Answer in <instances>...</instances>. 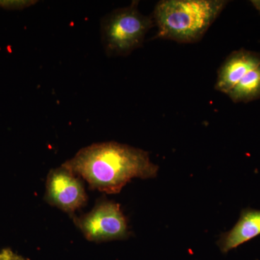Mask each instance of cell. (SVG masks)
<instances>
[{
	"label": "cell",
	"mask_w": 260,
	"mask_h": 260,
	"mask_svg": "<svg viewBox=\"0 0 260 260\" xmlns=\"http://www.w3.org/2000/svg\"><path fill=\"white\" fill-rule=\"evenodd\" d=\"M63 165L88 183L90 189L117 194L135 178L151 179L158 167L148 152L116 142L94 143L80 149Z\"/></svg>",
	"instance_id": "1"
},
{
	"label": "cell",
	"mask_w": 260,
	"mask_h": 260,
	"mask_svg": "<svg viewBox=\"0 0 260 260\" xmlns=\"http://www.w3.org/2000/svg\"><path fill=\"white\" fill-rule=\"evenodd\" d=\"M225 0H161L153 13L158 28L155 39L193 44L204 37L212 24L221 14Z\"/></svg>",
	"instance_id": "2"
},
{
	"label": "cell",
	"mask_w": 260,
	"mask_h": 260,
	"mask_svg": "<svg viewBox=\"0 0 260 260\" xmlns=\"http://www.w3.org/2000/svg\"><path fill=\"white\" fill-rule=\"evenodd\" d=\"M139 2L113 10L102 19L101 35L103 47L109 56H125L141 47L145 36L154 25L153 15L138 10Z\"/></svg>",
	"instance_id": "3"
},
{
	"label": "cell",
	"mask_w": 260,
	"mask_h": 260,
	"mask_svg": "<svg viewBox=\"0 0 260 260\" xmlns=\"http://www.w3.org/2000/svg\"><path fill=\"white\" fill-rule=\"evenodd\" d=\"M74 223L90 242L124 240L130 236L127 221L120 205L107 198L98 200L90 213L72 217Z\"/></svg>",
	"instance_id": "4"
},
{
	"label": "cell",
	"mask_w": 260,
	"mask_h": 260,
	"mask_svg": "<svg viewBox=\"0 0 260 260\" xmlns=\"http://www.w3.org/2000/svg\"><path fill=\"white\" fill-rule=\"evenodd\" d=\"M65 166L51 169L46 181L44 200L73 217L88 203L82 179Z\"/></svg>",
	"instance_id": "5"
},
{
	"label": "cell",
	"mask_w": 260,
	"mask_h": 260,
	"mask_svg": "<svg viewBox=\"0 0 260 260\" xmlns=\"http://www.w3.org/2000/svg\"><path fill=\"white\" fill-rule=\"evenodd\" d=\"M260 64V54L242 49L233 51L218 70L215 89L226 94L248 73Z\"/></svg>",
	"instance_id": "6"
},
{
	"label": "cell",
	"mask_w": 260,
	"mask_h": 260,
	"mask_svg": "<svg viewBox=\"0 0 260 260\" xmlns=\"http://www.w3.org/2000/svg\"><path fill=\"white\" fill-rule=\"evenodd\" d=\"M260 235V210L245 208L242 210L236 225L220 236L218 246L223 254Z\"/></svg>",
	"instance_id": "7"
},
{
	"label": "cell",
	"mask_w": 260,
	"mask_h": 260,
	"mask_svg": "<svg viewBox=\"0 0 260 260\" xmlns=\"http://www.w3.org/2000/svg\"><path fill=\"white\" fill-rule=\"evenodd\" d=\"M234 103H249L260 98V64L251 70L227 93Z\"/></svg>",
	"instance_id": "8"
},
{
	"label": "cell",
	"mask_w": 260,
	"mask_h": 260,
	"mask_svg": "<svg viewBox=\"0 0 260 260\" xmlns=\"http://www.w3.org/2000/svg\"><path fill=\"white\" fill-rule=\"evenodd\" d=\"M37 3L34 0H0V8L6 10H22Z\"/></svg>",
	"instance_id": "9"
},
{
	"label": "cell",
	"mask_w": 260,
	"mask_h": 260,
	"mask_svg": "<svg viewBox=\"0 0 260 260\" xmlns=\"http://www.w3.org/2000/svg\"><path fill=\"white\" fill-rule=\"evenodd\" d=\"M251 3H253L252 4L254 5V6H255L256 9L259 10L260 12V1H252Z\"/></svg>",
	"instance_id": "10"
}]
</instances>
